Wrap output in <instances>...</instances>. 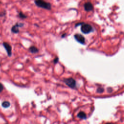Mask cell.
<instances>
[{
  "label": "cell",
  "instance_id": "obj_1",
  "mask_svg": "<svg viewBox=\"0 0 124 124\" xmlns=\"http://www.w3.org/2000/svg\"><path fill=\"white\" fill-rule=\"evenodd\" d=\"M34 3L39 8L48 10L51 9V4L44 0H34Z\"/></svg>",
  "mask_w": 124,
  "mask_h": 124
},
{
  "label": "cell",
  "instance_id": "obj_2",
  "mask_svg": "<svg viewBox=\"0 0 124 124\" xmlns=\"http://www.w3.org/2000/svg\"><path fill=\"white\" fill-rule=\"evenodd\" d=\"M63 81L66 85L72 89H75L77 87L76 81L72 78H64Z\"/></svg>",
  "mask_w": 124,
  "mask_h": 124
},
{
  "label": "cell",
  "instance_id": "obj_3",
  "mask_svg": "<svg viewBox=\"0 0 124 124\" xmlns=\"http://www.w3.org/2000/svg\"><path fill=\"white\" fill-rule=\"evenodd\" d=\"M80 30L83 33L86 34H89V33L93 31V28L91 25L84 23L81 25Z\"/></svg>",
  "mask_w": 124,
  "mask_h": 124
},
{
  "label": "cell",
  "instance_id": "obj_4",
  "mask_svg": "<svg viewBox=\"0 0 124 124\" xmlns=\"http://www.w3.org/2000/svg\"><path fill=\"white\" fill-rule=\"evenodd\" d=\"M24 24L21 22H17L11 28V32L14 33H18L19 32V28L23 27Z\"/></svg>",
  "mask_w": 124,
  "mask_h": 124
},
{
  "label": "cell",
  "instance_id": "obj_5",
  "mask_svg": "<svg viewBox=\"0 0 124 124\" xmlns=\"http://www.w3.org/2000/svg\"><path fill=\"white\" fill-rule=\"evenodd\" d=\"M75 39L79 43L84 45L85 44V39L84 37L80 34H75L74 36Z\"/></svg>",
  "mask_w": 124,
  "mask_h": 124
},
{
  "label": "cell",
  "instance_id": "obj_6",
  "mask_svg": "<svg viewBox=\"0 0 124 124\" xmlns=\"http://www.w3.org/2000/svg\"><path fill=\"white\" fill-rule=\"evenodd\" d=\"M3 46L4 47L5 50L7 52V55L9 57H11L12 56V46H11L7 42H3Z\"/></svg>",
  "mask_w": 124,
  "mask_h": 124
},
{
  "label": "cell",
  "instance_id": "obj_7",
  "mask_svg": "<svg viewBox=\"0 0 124 124\" xmlns=\"http://www.w3.org/2000/svg\"><path fill=\"white\" fill-rule=\"evenodd\" d=\"M84 9L85 11L87 12L92 11L93 9V4L89 1H88L84 4Z\"/></svg>",
  "mask_w": 124,
  "mask_h": 124
},
{
  "label": "cell",
  "instance_id": "obj_8",
  "mask_svg": "<svg viewBox=\"0 0 124 124\" xmlns=\"http://www.w3.org/2000/svg\"><path fill=\"white\" fill-rule=\"evenodd\" d=\"M29 51L31 53H37L38 52L39 50L35 46H31L29 48Z\"/></svg>",
  "mask_w": 124,
  "mask_h": 124
},
{
  "label": "cell",
  "instance_id": "obj_9",
  "mask_svg": "<svg viewBox=\"0 0 124 124\" xmlns=\"http://www.w3.org/2000/svg\"><path fill=\"white\" fill-rule=\"evenodd\" d=\"M77 117L81 119L84 120L86 119L87 118L86 113L83 111H80L77 115Z\"/></svg>",
  "mask_w": 124,
  "mask_h": 124
},
{
  "label": "cell",
  "instance_id": "obj_10",
  "mask_svg": "<svg viewBox=\"0 0 124 124\" xmlns=\"http://www.w3.org/2000/svg\"><path fill=\"white\" fill-rule=\"evenodd\" d=\"M1 106L4 108H7L10 106V103L8 101H4L2 103Z\"/></svg>",
  "mask_w": 124,
  "mask_h": 124
},
{
  "label": "cell",
  "instance_id": "obj_11",
  "mask_svg": "<svg viewBox=\"0 0 124 124\" xmlns=\"http://www.w3.org/2000/svg\"><path fill=\"white\" fill-rule=\"evenodd\" d=\"M18 16L19 18L21 19H25L27 18V16L24 13H23L22 12H19L18 13Z\"/></svg>",
  "mask_w": 124,
  "mask_h": 124
},
{
  "label": "cell",
  "instance_id": "obj_12",
  "mask_svg": "<svg viewBox=\"0 0 124 124\" xmlns=\"http://www.w3.org/2000/svg\"><path fill=\"white\" fill-rule=\"evenodd\" d=\"M104 91V89L102 87H98L96 90V92L99 93H103Z\"/></svg>",
  "mask_w": 124,
  "mask_h": 124
},
{
  "label": "cell",
  "instance_id": "obj_13",
  "mask_svg": "<svg viewBox=\"0 0 124 124\" xmlns=\"http://www.w3.org/2000/svg\"><path fill=\"white\" fill-rule=\"evenodd\" d=\"M59 61V58L58 57H56L54 60H53V62L55 64H56Z\"/></svg>",
  "mask_w": 124,
  "mask_h": 124
},
{
  "label": "cell",
  "instance_id": "obj_14",
  "mask_svg": "<svg viewBox=\"0 0 124 124\" xmlns=\"http://www.w3.org/2000/svg\"><path fill=\"white\" fill-rule=\"evenodd\" d=\"M3 89V86L1 83H0V93L2 91Z\"/></svg>",
  "mask_w": 124,
  "mask_h": 124
},
{
  "label": "cell",
  "instance_id": "obj_15",
  "mask_svg": "<svg viewBox=\"0 0 124 124\" xmlns=\"http://www.w3.org/2000/svg\"><path fill=\"white\" fill-rule=\"evenodd\" d=\"M84 23L83 22H82V23H77L76 24V27H77V26H79V25H82Z\"/></svg>",
  "mask_w": 124,
  "mask_h": 124
},
{
  "label": "cell",
  "instance_id": "obj_16",
  "mask_svg": "<svg viewBox=\"0 0 124 124\" xmlns=\"http://www.w3.org/2000/svg\"><path fill=\"white\" fill-rule=\"evenodd\" d=\"M65 35H66V34H65V33H64V34H63L62 35L61 37H62V38H64V37L65 36Z\"/></svg>",
  "mask_w": 124,
  "mask_h": 124
},
{
  "label": "cell",
  "instance_id": "obj_17",
  "mask_svg": "<svg viewBox=\"0 0 124 124\" xmlns=\"http://www.w3.org/2000/svg\"><path fill=\"white\" fill-rule=\"evenodd\" d=\"M111 124V123H108V124Z\"/></svg>",
  "mask_w": 124,
  "mask_h": 124
}]
</instances>
